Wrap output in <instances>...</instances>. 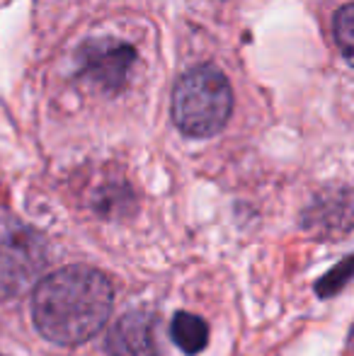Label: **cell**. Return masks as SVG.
Returning a JSON list of instances; mask_svg holds the SVG:
<instances>
[{"instance_id": "6da1fadb", "label": "cell", "mask_w": 354, "mask_h": 356, "mask_svg": "<svg viewBox=\"0 0 354 356\" xmlns=\"http://www.w3.org/2000/svg\"><path fill=\"white\" fill-rule=\"evenodd\" d=\"M112 284L90 267H66L34 289L32 318L54 344H81L102 330L112 313Z\"/></svg>"}, {"instance_id": "7a4b0ae2", "label": "cell", "mask_w": 354, "mask_h": 356, "mask_svg": "<svg viewBox=\"0 0 354 356\" xmlns=\"http://www.w3.org/2000/svg\"><path fill=\"white\" fill-rule=\"evenodd\" d=\"M231 112V83L214 66H197L187 71L172 90V122L184 136H214L226 127Z\"/></svg>"}, {"instance_id": "3957f363", "label": "cell", "mask_w": 354, "mask_h": 356, "mask_svg": "<svg viewBox=\"0 0 354 356\" xmlns=\"http://www.w3.org/2000/svg\"><path fill=\"white\" fill-rule=\"evenodd\" d=\"M47 259L37 230L13 218H0V298H13L37 282Z\"/></svg>"}, {"instance_id": "277c9868", "label": "cell", "mask_w": 354, "mask_h": 356, "mask_svg": "<svg viewBox=\"0 0 354 356\" xmlns=\"http://www.w3.org/2000/svg\"><path fill=\"white\" fill-rule=\"evenodd\" d=\"M136 54L122 42H90L81 49V75L107 92H117L127 83Z\"/></svg>"}, {"instance_id": "5b68a950", "label": "cell", "mask_w": 354, "mask_h": 356, "mask_svg": "<svg viewBox=\"0 0 354 356\" xmlns=\"http://www.w3.org/2000/svg\"><path fill=\"white\" fill-rule=\"evenodd\" d=\"M109 356H158L153 320L146 313H127L112 325L107 334Z\"/></svg>"}, {"instance_id": "8992f818", "label": "cell", "mask_w": 354, "mask_h": 356, "mask_svg": "<svg viewBox=\"0 0 354 356\" xmlns=\"http://www.w3.org/2000/svg\"><path fill=\"white\" fill-rule=\"evenodd\" d=\"M170 334H172V342L189 356L199 354L209 342L207 323L194 313H177L175 318H172Z\"/></svg>"}, {"instance_id": "52a82bcc", "label": "cell", "mask_w": 354, "mask_h": 356, "mask_svg": "<svg viewBox=\"0 0 354 356\" xmlns=\"http://www.w3.org/2000/svg\"><path fill=\"white\" fill-rule=\"evenodd\" d=\"M332 32H335V42H337V47H340L345 61L352 63V58H354V5L352 3H345L335 13Z\"/></svg>"}, {"instance_id": "ba28073f", "label": "cell", "mask_w": 354, "mask_h": 356, "mask_svg": "<svg viewBox=\"0 0 354 356\" xmlns=\"http://www.w3.org/2000/svg\"><path fill=\"white\" fill-rule=\"evenodd\" d=\"M350 274H352V264H350V259H345L340 267L332 269V272L328 274L325 279H321V282H318V293H321V296H330V293H335V291H340L342 286L347 284Z\"/></svg>"}]
</instances>
